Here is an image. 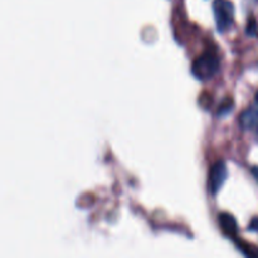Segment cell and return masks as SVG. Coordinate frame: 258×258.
Segmentation results:
<instances>
[{
	"mask_svg": "<svg viewBox=\"0 0 258 258\" xmlns=\"http://www.w3.org/2000/svg\"><path fill=\"white\" fill-rule=\"evenodd\" d=\"M219 70V59L216 53L206 52L194 60L191 72L198 80L207 81L213 77Z\"/></svg>",
	"mask_w": 258,
	"mask_h": 258,
	"instance_id": "6da1fadb",
	"label": "cell"
},
{
	"mask_svg": "<svg viewBox=\"0 0 258 258\" xmlns=\"http://www.w3.org/2000/svg\"><path fill=\"white\" fill-rule=\"evenodd\" d=\"M214 17L219 32H226L232 27L234 18V5L229 0H214Z\"/></svg>",
	"mask_w": 258,
	"mask_h": 258,
	"instance_id": "7a4b0ae2",
	"label": "cell"
},
{
	"mask_svg": "<svg viewBox=\"0 0 258 258\" xmlns=\"http://www.w3.org/2000/svg\"><path fill=\"white\" fill-rule=\"evenodd\" d=\"M228 176V170L224 161L219 160L212 165L208 174V190L212 196H216L221 188L223 186L224 181Z\"/></svg>",
	"mask_w": 258,
	"mask_h": 258,
	"instance_id": "3957f363",
	"label": "cell"
},
{
	"mask_svg": "<svg viewBox=\"0 0 258 258\" xmlns=\"http://www.w3.org/2000/svg\"><path fill=\"white\" fill-rule=\"evenodd\" d=\"M239 122L244 130L258 128V108H248L239 117Z\"/></svg>",
	"mask_w": 258,
	"mask_h": 258,
	"instance_id": "277c9868",
	"label": "cell"
},
{
	"mask_svg": "<svg viewBox=\"0 0 258 258\" xmlns=\"http://www.w3.org/2000/svg\"><path fill=\"white\" fill-rule=\"evenodd\" d=\"M219 223H221L222 229L229 236H233L237 233V222L234 217L229 213L219 214Z\"/></svg>",
	"mask_w": 258,
	"mask_h": 258,
	"instance_id": "5b68a950",
	"label": "cell"
},
{
	"mask_svg": "<svg viewBox=\"0 0 258 258\" xmlns=\"http://www.w3.org/2000/svg\"><path fill=\"white\" fill-rule=\"evenodd\" d=\"M232 107H233V100H231V98H227V100L224 101L223 105L219 106L218 115H226V113H228L229 111L232 110Z\"/></svg>",
	"mask_w": 258,
	"mask_h": 258,
	"instance_id": "8992f818",
	"label": "cell"
},
{
	"mask_svg": "<svg viewBox=\"0 0 258 258\" xmlns=\"http://www.w3.org/2000/svg\"><path fill=\"white\" fill-rule=\"evenodd\" d=\"M247 33L249 35H254L257 33V22L254 20V18H251L248 22V25H247Z\"/></svg>",
	"mask_w": 258,
	"mask_h": 258,
	"instance_id": "52a82bcc",
	"label": "cell"
},
{
	"mask_svg": "<svg viewBox=\"0 0 258 258\" xmlns=\"http://www.w3.org/2000/svg\"><path fill=\"white\" fill-rule=\"evenodd\" d=\"M248 228L251 229V231H258V217H254V218L252 219Z\"/></svg>",
	"mask_w": 258,
	"mask_h": 258,
	"instance_id": "ba28073f",
	"label": "cell"
},
{
	"mask_svg": "<svg viewBox=\"0 0 258 258\" xmlns=\"http://www.w3.org/2000/svg\"><path fill=\"white\" fill-rule=\"evenodd\" d=\"M252 174H253V176L256 178V180L258 181V165L257 166H253L252 168Z\"/></svg>",
	"mask_w": 258,
	"mask_h": 258,
	"instance_id": "9c48e42d",
	"label": "cell"
},
{
	"mask_svg": "<svg viewBox=\"0 0 258 258\" xmlns=\"http://www.w3.org/2000/svg\"><path fill=\"white\" fill-rule=\"evenodd\" d=\"M256 100H257V102H258V92L256 93Z\"/></svg>",
	"mask_w": 258,
	"mask_h": 258,
	"instance_id": "30bf717a",
	"label": "cell"
}]
</instances>
